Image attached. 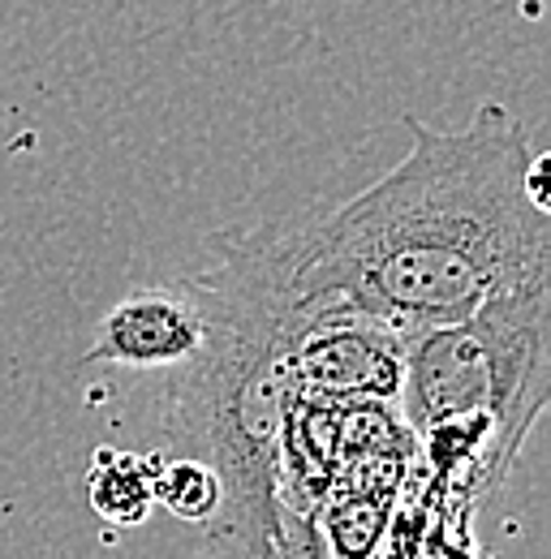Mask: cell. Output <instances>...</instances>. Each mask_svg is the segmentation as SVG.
I'll return each instance as SVG.
<instances>
[{
    "mask_svg": "<svg viewBox=\"0 0 551 559\" xmlns=\"http://www.w3.org/2000/svg\"><path fill=\"white\" fill-rule=\"evenodd\" d=\"M207 341V314L199 293L186 284H146L126 293L95 323L82 361L134 366V370H177Z\"/></svg>",
    "mask_w": 551,
    "mask_h": 559,
    "instance_id": "obj_5",
    "label": "cell"
},
{
    "mask_svg": "<svg viewBox=\"0 0 551 559\" xmlns=\"http://www.w3.org/2000/svg\"><path fill=\"white\" fill-rule=\"evenodd\" d=\"M91 508L113 525H142L151 503V456L121 448L95 452L91 465Z\"/></svg>",
    "mask_w": 551,
    "mask_h": 559,
    "instance_id": "obj_6",
    "label": "cell"
},
{
    "mask_svg": "<svg viewBox=\"0 0 551 559\" xmlns=\"http://www.w3.org/2000/svg\"><path fill=\"white\" fill-rule=\"evenodd\" d=\"M410 336L366 314H315L293 332V383L337 405H388L401 392Z\"/></svg>",
    "mask_w": 551,
    "mask_h": 559,
    "instance_id": "obj_4",
    "label": "cell"
},
{
    "mask_svg": "<svg viewBox=\"0 0 551 559\" xmlns=\"http://www.w3.org/2000/svg\"><path fill=\"white\" fill-rule=\"evenodd\" d=\"M151 503L173 512L177 521L203 530L220 512V478L207 461L186 456V452L151 456Z\"/></svg>",
    "mask_w": 551,
    "mask_h": 559,
    "instance_id": "obj_7",
    "label": "cell"
},
{
    "mask_svg": "<svg viewBox=\"0 0 551 559\" xmlns=\"http://www.w3.org/2000/svg\"><path fill=\"white\" fill-rule=\"evenodd\" d=\"M397 401L448 499H486L548 405V288L413 332Z\"/></svg>",
    "mask_w": 551,
    "mask_h": 559,
    "instance_id": "obj_3",
    "label": "cell"
},
{
    "mask_svg": "<svg viewBox=\"0 0 551 559\" xmlns=\"http://www.w3.org/2000/svg\"><path fill=\"white\" fill-rule=\"evenodd\" d=\"M207 314V341L168 379L164 426L177 452L220 478V512L203 525L211 559H328L315 516L280 499V430L293 383V332L276 224L215 246V263L190 280Z\"/></svg>",
    "mask_w": 551,
    "mask_h": 559,
    "instance_id": "obj_2",
    "label": "cell"
},
{
    "mask_svg": "<svg viewBox=\"0 0 551 559\" xmlns=\"http://www.w3.org/2000/svg\"><path fill=\"white\" fill-rule=\"evenodd\" d=\"M410 134V155L344 207L276 224L302 319L349 310L413 336L548 288L551 207L530 199L526 126L479 104L461 130Z\"/></svg>",
    "mask_w": 551,
    "mask_h": 559,
    "instance_id": "obj_1",
    "label": "cell"
}]
</instances>
